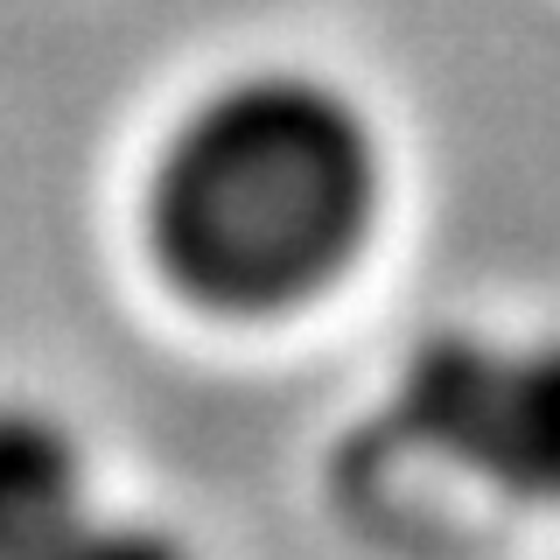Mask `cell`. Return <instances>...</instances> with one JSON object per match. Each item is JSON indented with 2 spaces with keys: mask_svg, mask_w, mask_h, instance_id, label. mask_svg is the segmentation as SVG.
Instances as JSON below:
<instances>
[{
  "mask_svg": "<svg viewBox=\"0 0 560 560\" xmlns=\"http://www.w3.org/2000/svg\"><path fill=\"white\" fill-rule=\"evenodd\" d=\"M378 197V133L358 98L308 70H245L154 154L148 253L210 315H280L364 253Z\"/></svg>",
  "mask_w": 560,
  "mask_h": 560,
  "instance_id": "6da1fadb",
  "label": "cell"
},
{
  "mask_svg": "<svg viewBox=\"0 0 560 560\" xmlns=\"http://www.w3.org/2000/svg\"><path fill=\"white\" fill-rule=\"evenodd\" d=\"M385 434L512 504H560V337H420L385 393Z\"/></svg>",
  "mask_w": 560,
  "mask_h": 560,
  "instance_id": "7a4b0ae2",
  "label": "cell"
},
{
  "mask_svg": "<svg viewBox=\"0 0 560 560\" xmlns=\"http://www.w3.org/2000/svg\"><path fill=\"white\" fill-rule=\"evenodd\" d=\"M0 560H197L168 525L98 512L78 434L0 399Z\"/></svg>",
  "mask_w": 560,
  "mask_h": 560,
  "instance_id": "3957f363",
  "label": "cell"
}]
</instances>
